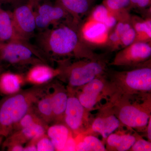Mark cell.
<instances>
[{"label": "cell", "mask_w": 151, "mask_h": 151, "mask_svg": "<svg viewBox=\"0 0 151 151\" xmlns=\"http://www.w3.org/2000/svg\"><path fill=\"white\" fill-rule=\"evenodd\" d=\"M50 83L22 89L0 101V136L6 138L10 134L14 126L47 91Z\"/></svg>", "instance_id": "obj_1"}, {"label": "cell", "mask_w": 151, "mask_h": 151, "mask_svg": "<svg viewBox=\"0 0 151 151\" xmlns=\"http://www.w3.org/2000/svg\"><path fill=\"white\" fill-rule=\"evenodd\" d=\"M22 40L16 29L12 12L0 9V42L6 43L12 41Z\"/></svg>", "instance_id": "obj_18"}, {"label": "cell", "mask_w": 151, "mask_h": 151, "mask_svg": "<svg viewBox=\"0 0 151 151\" xmlns=\"http://www.w3.org/2000/svg\"><path fill=\"white\" fill-rule=\"evenodd\" d=\"M58 68L60 73L58 77L67 83L66 87L74 90L84 86L94 78L103 76L106 71L105 63L95 58L70 64L61 62Z\"/></svg>", "instance_id": "obj_5"}, {"label": "cell", "mask_w": 151, "mask_h": 151, "mask_svg": "<svg viewBox=\"0 0 151 151\" xmlns=\"http://www.w3.org/2000/svg\"><path fill=\"white\" fill-rule=\"evenodd\" d=\"M50 89L53 112V124L63 123L64 113L68 96L67 88L59 82L51 81Z\"/></svg>", "instance_id": "obj_15"}, {"label": "cell", "mask_w": 151, "mask_h": 151, "mask_svg": "<svg viewBox=\"0 0 151 151\" xmlns=\"http://www.w3.org/2000/svg\"><path fill=\"white\" fill-rule=\"evenodd\" d=\"M36 146L37 151H55L53 144L46 134L38 140Z\"/></svg>", "instance_id": "obj_28"}, {"label": "cell", "mask_w": 151, "mask_h": 151, "mask_svg": "<svg viewBox=\"0 0 151 151\" xmlns=\"http://www.w3.org/2000/svg\"><path fill=\"white\" fill-rule=\"evenodd\" d=\"M131 4L130 0H105L104 5L110 12H118L128 7Z\"/></svg>", "instance_id": "obj_27"}, {"label": "cell", "mask_w": 151, "mask_h": 151, "mask_svg": "<svg viewBox=\"0 0 151 151\" xmlns=\"http://www.w3.org/2000/svg\"><path fill=\"white\" fill-rule=\"evenodd\" d=\"M5 44V43H2V42H0V50L3 47L4 45Z\"/></svg>", "instance_id": "obj_44"}, {"label": "cell", "mask_w": 151, "mask_h": 151, "mask_svg": "<svg viewBox=\"0 0 151 151\" xmlns=\"http://www.w3.org/2000/svg\"><path fill=\"white\" fill-rule=\"evenodd\" d=\"M76 146V141L71 134L68 139L63 151H75Z\"/></svg>", "instance_id": "obj_32"}, {"label": "cell", "mask_w": 151, "mask_h": 151, "mask_svg": "<svg viewBox=\"0 0 151 151\" xmlns=\"http://www.w3.org/2000/svg\"><path fill=\"white\" fill-rule=\"evenodd\" d=\"M4 71L5 68L3 64V62L0 60V74Z\"/></svg>", "instance_id": "obj_40"}, {"label": "cell", "mask_w": 151, "mask_h": 151, "mask_svg": "<svg viewBox=\"0 0 151 151\" xmlns=\"http://www.w3.org/2000/svg\"><path fill=\"white\" fill-rule=\"evenodd\" d=\"M4 137L2 136H0V147L2 145V144L3 141H4Z\"/></svg>", "instance_id": "obj_42"}, {"label": "cell", "mask_w": 151, "mask_h": 151, "mask_svg": "<svg viewBox=\"0 0 151 151\" xmlns=\"http://www.w3.org/2000/svg\"><path fill=\"white\" fill-rule=\"evenodd\" d=\"M60 73L59 68H54L47 63H41L32 65L25 75L26 83L33 86H41L48 84Z\"/></svg>", "instance_id": "obj_14"}, {"label": "cell", "mask_w": 151, "mask_h": 151, "mask_svg": "<svg viewBox=\"0 0 151 151\" xmlns=\"http://www.w3.org/2000/svg\"><path fill=\"white\" fill-rule=\"evenodd\" d=\"M137 134L118 132H114L107 138L106 147L107 151H127L129 150L137 139Z\"/></svg>", "instance_id": "obj_17"}, {"label": "cell", "mask_w": 151, "mask_h": 151, "mask_svg": "<svg viewBox=\"0 0 151 151\" xmlns=\"http://www.w3.org/2000/svg\"><path fill=\"white\" fill-rule=\"evenodd\" d=\"M108 30L103 24L91 21L83 28L82 35L88 41L99 43L105 40Z\"/></svg>", "instance_id": "obj_21"}, {"label": "cell", "mask_w": 151, "mask_h": 151, "mask_svg": "<svg viewBox=\"0 0 151 151\" xmlns=\"http://www.w3.org/2000/svg\"><path fill=\"white\" fill-rule=\"evenodd\" d=\"M23 145H13L8 147L6 150L9 151H23Z\"/></svg>", "instance_id": "obj_36"}, {"label": "cell", "mask_w": 151, "mask_h": 151, "mask_svg": "<svg viewBox=\"0 0 151 151\" xmlns=\"http://www.w3.org/2000/svg\"><path fill=\"white\" fill-rule=\"evenodd\" d=\"M67 12L60 6H52L48 4H43L38 6L35 12L37 28L47 29L53 23L64 18Z\"/></svg>", "instance_id": "obj_13"}, {"label": "cell", "mask_w": 151, "mask_h": 151, "mask_svg": "<svg viewBox=\"0 0 151 151\" xmlns=\"http://www.w3.org/2000/svg\"><path fill=\"white\" fill-rule=\"evenodd\" d=\"M121 126L119 119L114 113L112 103L109 101L99 108V112L89 127V133L87 134H98L105 142L108 136Z\"/></svg>", "instance_id": "obj_10"}, {"label": "cell", "mask_w": 151, "mask_h": 151, "mask_svg": "<svg viewBox=\"0 0 151 151\" xmlns=\"http://www.w3.org/2000/svg\"><path fill=\"white\" fill-rule=\"evenodd\" d=\"M57 4L73 15L85 13L90 6L89 0H58Z\"/></svg>", "instance_id": "obj_23"}, {"label": "cell", "mask_w": 151, "mask_h": 151, "mask_svg": "<svg viewBox=\"0 0 151 151\" xmlns=\"http://www.w3.org/2000/svg\"><path fill=\"white\" fill-rule=\"evenodd\" d=\"M108 78L119 94L138 95L151 93L150 65H143L126 71H112L108 74Z\"/></svg>", "instance_id": "obj_4"}, {"label": "cell", "mask_w": 151, "mask_h": 151, "mask_svg": "<svg viewBox=\"0 0 151 151\" xmlns=\"http://www.w3.org/2000/svg\"><path fill=\"white\" fill-rule=\"evenodd\" d=\"M25 83L24 75L4 71L0 74V94L8 96L17 93Z\"/></svg>", "instance_id": "obj_16"}, {"label": "cell", "mask_w": 151, "mask_h": 151, "mask_svg": "<svg viewBox=\"0 0 151 151\" xmlns=\"http://www.w3.org/2000/svg\"><path fill=\"white\" fill-rule=\"evenodd\" d=\"M29 1V0H0V3L14 4L17 6L27 2Z\"/></svg>", "instance_id": "obj_34"}, {"label": "cell", "mask_w": 151, "mask_h": 151, "mask_svg": "<svg viewBox=\"0 0 151 151\" xmlns=\"http://www.w3.org/2000/svg\"><path fill=\"white\" fill-rule=\"evenodd\" d=\"M34 6L32 2L29 1L17 6L12 12L17 33L23 40L28 41L37 28L35 12L33 10Z\"/></svg>", "instance_id": "obj_11"}, {"label": "cell", "mask_w": 151, "mask_h": 151, "mask_svg": "<svg viewBox=\"0 0 151 151\" xmlns=\"http://www.w3.org/2000/svg\"><path fill=\"white\" fill-rule=\"evenodd\" d=\"M67 88L68 98L64 113L63 123L71 132L79 134L88 124L87 111L78 100L74 89Z\"/></svg>", "instance_id": "obj_9"}, {"label": "cell", "mask_w": 151, "mask_h": 151, "mask_svg": "<svg viewBox=\"0 0 151 151\" xmlns=\"http://www.w3.org/2000/svg\"><path fill=\"white\" fill-rule=\"evenodd\" d=\"M44 30L37 37V47L48 60L72 55L84 57L79 49L81 45L79 35L72 28L63 25Z\"/></svg>", "instance_id": "obj_3"}, {"label": "cell", "mask_w": 151, "mask_h": 151, "mask_svg": "<svg viewBox=\"0 0 151 151\" xmlns=\"http://www.w3.org/2000/svg\"><path fill=\"white\" fill-rule=\"evenodd\" d=\"M137 35L143 36L146 39L151 38V21L150 19L142 22H138L134 25Z\"/></svg>", "instance_id": "obj_26"}, {"label": "cell", "mask_w": 151, "mask_h": 151, "mask_svg": "<svg viewBox=\"0 0 151 151\" xmlns=\"http://www.w3.org/2000/svg\"><path fill=\"white\" fill-rule=\"evenodd\" d=\"M109 40L110 41L114 44L120 43V38L119 35L114 31L109 36Z\"/></svg>", "instance_id": "obj_35"}, {"label": "cell", "mask_w": 151, "mask_h": 151, "mask_svg": "<svg viewBox=\"0 0 151 151\" xmlns=\"http://www.w3.org/2000/svg\"><path fill=\"white\" fill-rule=\"evenodd\" d=\"M23 151H37L35 144L31 142L27 143V145L24 147Z\"/></svg>", "instance_id": "obj_37"}, {"label": "cell", "mask_w": 151, "mask_h": 151, "mask_svg": "<svg viewBox=\"0 0 151 151\" xmlns=\"http://www.w3.org/2000/svg\"><path fill=\"white\" fill-rule=\"evenodd\" d=\"M74 90L80 103L89 112L96 109L103 100L110 101L117 92L113 84L104 76Z\"/></svg>", "instance_id": "obj_7"}, {"label": "cell", "mask_w": 151, "mask_h": 151, "mask_svg": "<svg viewBox=\"0 0 151 151\" xmlns=\"http://www.w3.org/2000/svg\"><path fill=\"white\" fill-rule=\"evenodd\" d=\"M132 151H151V143L137 135V139L129 150Z\"/></svg>", "instance_id": "obj_29"}, {"label": "cell", "mask_w": 151, "mask_h": 151, "mask_svg": "<svg viewBox=\"0 0 151 151\" xmlns=\"http://www.w3.org/2000/svg\"><path fill=\"white\" fill-rule=\"evenodd\" d=\"M151 47L147 42L137 41L119 51L111 65L119 66L139 67L150 58Z\"/></svg>", "instance_id": "obj_8"}, {"label": "cell", "mask_w": 151, "mask_h": 151, "mask_svg": "<svg viewBox=\"0 0 151 151\" xmlns=\"http://www.w3.org/2000/svg\"><path fill=\"white\" fill-rule=\"evenodd\" d=\"M130 1H131V4L136 5L137 3L138 0H130Z\"/></svg>", "instance_id": "obj_43"}, {"label": "cell", "mask_w": 151, "mask_h": 151, "mask_svg": "<svg viewBox=\"0 0 151 151\" xmlns=\"http://www.w3.org/2000/svg\"><path fill=\"white\" fill-rule=\"evenodd\" d=\"M75 151H107L104 143L94 135L87 134L83 139L76 140Z\"/></svg>", "instance_id": "obj_22"}, {"label": "cell", "mask_w": 151, "mask_h": 151, "mask_svg": "<svg viewBox=\"0 0 151 151\" xmlns=\"http://www.w3.org/2000/svg\"><path fill=\"white\" fill-rule=\"evenodd\" d=\"M35 124H41L48 126L38 116L32 106L30 110L14 126L12 133Z\"/></svg>", "instance_id": "obj_24"}, {"label": "cell", "mask_w": 151, "mask_h": 151, "mask_svg": "<svg viewBox=\"0 0 151 151\" xmlns=\"http://www.w3.org/2000/svg\"><path fill=\"white\" fill-rule=\"evenodd\" d=\"M151 0H138L137 5L140 8H145L150 3Z\"/></svg>", "instance_id": "obj_39"}, {"label": "cell", "mask_w": 151, "mask_h": 151, "mask_svg": "<svg viewBox=\"0 0 151 151\" xmlns=\"http://www.w3.org/2000/svg\"><path fill=\"white\" fill-rule=\"evenodd\" d=\"M49 126L41 124H35L30 127L13 132L3 141L2 149L6 150L10 146L14 145H23L31 142L36 144L38 140L46 134Z\"/></svg>", "instance_id": "obj_12"}, {"label": "cell", "mask_w": 151, "mask_h": 151, "mask_svg": "<svg viewBox=\"0 0 151 151\" xmlns=\"http://www.w3.org/2000/svg\"><path fill=\"white\" fill-rule=\"evenodd\" d=\"M137 35L134 29L132 27L121 37L120 43L124 47L129 46L135 42Z\"/></svg>", "instance_id": "obj_30"}, {"label": "cell", "mask_w": 151, "mask_h": 151, "mask_svg": "<svg viewBox=\"0 0 151 151\" xmlns=\"http://www.w3.org/2000/svg\"><path fill=\"white\" fill-rule=\"evenodd\" d=\"M40 1V0H29V1L32 2L35 5H35L37 4Z\"/></svg>", "instance_id": "obj_41"}, {"label": "cell", "mask_w": 151, "mask_h": 151, "mask_svg": "<svg viewBox=\"0 0 151 151\" xmlns=\"http://www.w3.org/2000/svg\"><path fill=\"white\" fill-rule=\"evenodd\" d=\"M111 15L109 11L104 4L97 6L92 12V21L104 24Z\"/></svg>", "instance_id": "obj_25"}, {"label": "cell", "mask_w": 151, "mask_h": 151, "mask_svg": "<svg viewBox=\"0 0 151 151\" xmlns=\"http://www.w3.org/2000/svg\"><path fill=\"white\" fill-rule=\"evenodd\" d=\"M70 130L63 123H54L48 127L46 134L51 140L55 151H63L65 144L70 135Z\"/></svg>", "instance_id": "obj_19"}, {"label": "cell", "mask_w": 151, "mask_h": 151, "mask_svg": "<svg viewBox=\"0 0 151 151\" xmlns=\"http://www.w3.org/2000/svg\"><path fill=\"white\" fill-rule=\"evenodd\" d=\"M132 27L131 25L127 23L119 22L116 25V32L120 37V38L122 35L126 32L127 30Z\"/></svg>", "instance_id": "obj_31"}, {"label": "cell", "mask_w": 151, "mask_h": 151, "mask_svg": "<svg viewBox=\"0 0 151 151\" xmlns=\"http://www.w3.org/2000/svg\"><path fill=\"white\" fill-rule=\"evenodd\" d=\"M117 24V20L116 17H114L113 15L111 14L105 22L104 24L108 28V29H109L116 26Z\"/></svg>", "instance_id": "obj_33"}, {"label": "cell", "mask_w": 151, "mask_h": 151, "mask_svg": "<svg viewBox=\"0 0 151 151\" xmlns=\"http://www.w3.org/2000/svg\"><path fill=\"white\" fill-rule=\"evenodd\" d=\"M0 60L16 67H24L39 63L48 64L49 60L37 46L28 41L19 40L5 44L0 50Z\"/></svg>", "instance_id": "obj_6"}, {"label": "cell", "mask_w": 151, "mask_h": 151, "mask_svg": "<svg viewBox=\"0 0 151 151\" xmlns=\"http://www.w3.org/2000/svg\"><path fill=\"white\" fill-rule=\"evenodd\" d=\"M1 8V3H0V9Z\"/></svg>", "instance_id": "obj_45"}, {"label": "cell", "mask_w": 151, "mask_h": 151, "mask_svg": "<svg viewBox=\"0 0 151 151\" xmlns=\"http://www.w3.org/2000/svg\"><path fill=\"white\" fill-rule=\"evenodd\" d=\"M147 134V137L148 140L151 142V118L149 120L147 127H146L145 131Z\"/></svg>", "instance_id": "obj_38"}, {"label": "cell", "mask_w": 151, "mask_h": 151, "mask_svg": "<svg viewBox=\"0 0 151 151\" xmlns=\"http://www.w3.org/2000/svg\"><path fill=\"white\" fill-rule=\"evenodd\" d=\"M50 86V83L47 91L33 106L34 110L38 116L48 126L53 123V121Z\"/></svg>", "instance_id": "obj_20"}, {"label": "cell", "mask_w": 151, "mask_h": 151, "mask_svg": "<svg viewBox=\"0 0 151 151\" xmlns=\"http://www.w3.org/2000/svg\"><path fill=\"white\" fill-rule=\"evenodd\" d=\"M122 126L144 132L151 118V93L124 95L116 93L110 100Z\"/></svg>", "instance_id": "obj_2"}]
</instances>
